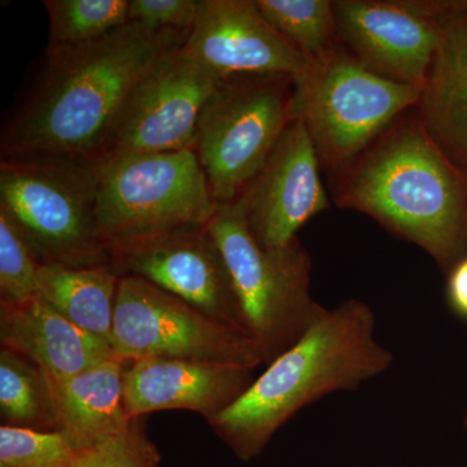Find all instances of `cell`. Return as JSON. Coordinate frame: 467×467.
Wrapping results in <instances>:
<instances>
[{
  "label": "cell",
  "instance_id": "1",
  "mask_svg": "<svg viewBox=\"0 0 467 467\" xmlns=\"http://www.w3.org/2000/svg\"><path fill=\"white\" fill-rule=\"evenodd\" d=\"M186 38L126 24L88 45L47 47L36 86L3 130L2 159L97 160L131 92Z\"/></svg>",
  "mask_w": 467,
  "mask_h": 467
},
{
  "label": "cell",
  "instance_id": "26",
  "mask_svg": "<svg viewBox=\"0 0 467 467\" xmlns=\"http://www.w3.org/2000/svg\"><path fill=\"white\" fill-rule=\"evenodd\" d=\"M198 12V0H130L128 24L152 33L189 36Z\"/></svg>",
  "mask_w": 467,
  "mask_h": 467
},
{
  "label": "cell",
  "instance_id": "28",
  "mask_svg": "<svg viewBox=\"0 0 467 467\" xmlns=\"http://www.w3.org/2000/svg\"><path fill=\"white\" fill-rule=\"evenodd\" d=\"M463 425H465L466 432H467V410L465 414V420H463Z\"/></svg>",
  "mask_w": 467,
  "mask_h": 467
},
{
  "label": "cell",
  "instance_id": "6",
  "mask_svg": "<svg viewBox=\"0 0 467 467\" xmlns=\"http://www.w3.org/2000/svg\"><path fill=\"white\" fill-rule=\"evenodd\" d=\"M98 221L109 250L207 227L217 204L193 149L95 161Z\"/></svg>",
  "mask_w": 467,
  "mask_h": 467
},
{
  "label": "cell",
  "instance_id": "19",
  "mask_svg": "<svg viewBox=\"0 0 467 467\" xmlns=\"http://www.w3.org/2000/svg\"><path fill=\"white\" fill-rule=\"evenodd\" d=\"M119 279L113 265L39 264L36 295L72 324L110 344Z\"/></svg>",
  "mask_w": 467,
  "mask_h": 467
},
{
  "label": "cell",
  "instance_id": "12",
  "mask_svg": "<svg viewBox=\"0 0 467 467\" xmlns=\"http://www.w3.org/2000/svg\"><path fill=\"white\" fill-rule=\"evenodd\" d=\"M339 45L370 72L422 88L441 26L422 0H335Z\"/></svg>",
  "mask_w": 467,
  "mask_h": 467
},
{
  "label": "cell",
  "instance_id": "10",
  "mask_svg": "<svg viewBox=\"0 0 467 467\" xmlns=\"http://www.w3.org/2000/svg\"><path fill=\"white\" fill-rule=\"evenodd\" d=\"M182 46L168 48L137 85L94 161L193 149L202 109L223 78Z\"/></svg>",
  "mask_w": 467,
  "mask_h": 467
},
{
  "label": "cell",
  "instance_id": "7",
  "mask_svg": "<svg viewBox=\"0 0 467 467\" xmlns=\"http://www.w3.org/2000/svg\"><path fill=\"white\" fill-rule=\"evenodd\" d=\"M296 115L306 125L328 180L352 165L409 109L420 88L370 72L342 46L310 63L295 81Z\"/></svg>",
  "mask_w": 467,
  "mask_h": 467
},
{
  "label": "cell",
  "instance_id": "21",
  "mask_svg": "<svg viewBox=\"0 0 467 467\" xmlns=\"http://www.w3.org/2000/svg\"><path fill=\"white\" fill-rule=\"evenodd\" d=\"M263 16L310 63L339 46L333 0H254Z\"/></svg>",
  "mask_w": 467,
  "mask_h": 467
},
{
  "label": "cell",
  "instance_id": "16",
  "mask_svg": "<svg viewBox=\"0 0 467 467\" xmlns=\"http://www.w3.org/2000/svg\"><path fill=\"white\" fill-rule=\"evenodd\" d=\"M422 2L441 26V41L416 110L427 134L467 174V2Z\"/></svg>",
  "mask_w": 467,
  "mask_h": 467
},
{
  "label": "cell",
  "instance_id": "2",
  "mask_svg": "<svg viewBox=\"0 0 467 467\" xmlns=\"http://www.w3.org/2000/svg\"><path fill=\"white\" fill-rule=\"evenodd\" d=\"M330 184L337 207L373 218L444 272L467 257V174L427 134L416 109Z\"/></svg>",
  "mask_w": 467,
  "mask_h": 467
},
{
  "label": "cell",
  "instance_id": "20",
  "mask_svg": "<svg viewBox=\"0 0 467 467\" xmlns=\"http://www.w3.org/2000/svg\"><path fill=\"white\" fill-rule=\"evenodd\" d=\"M0 413L3 425L57 431L45 371L7 348L0 350Z\"/></svg>",
  "mask_w": 467,
  "mask_h": 467
},
{
  "label": "cell",
  "instance_id": "13",
  "mask_svg": "<svg viewBox=\"0 0 467 467\" xmlns=\"http://www.w3.org/2000/svg\"><path fill=\"white\" fill-rule=\"evenodd\" d=\"M321 171L315 144L297 117L235 202L261 247L297 241L301 227L330 207Z\"/></svg>",
  "mask_w": 467,
  "mask_h": 467
},
{
  "label": "cell",
  "instance_id": "11",
  "mask_svg": "<svg viewBox=\"0 0 467 467\" xmlns=\"http://www.w3.org/2000/svg\"><path fill=\"white\" fill-rule=\"evenodd\" d=\"M110 257L119 275L146 279L212 318L245 331L232 276L208 226L117 245Z\"/></svg>",
  "mask_w": 467,
  "mask_h": 467
},
{
  "label": "cell",
  "instance_id": "23",
  "mask_svg": "<svg viewBox=\"0 0 467 467\" xmlns=\"http://www.w3.org/2000/svg\"><path fill=\"white\" fill-rule=\"evenodd\" d=\"M76 453L63 432L0 427V467H69Z\"/></svg>",
  "mask_w": 467,
  "mask_h": 467
},
{
  "label": "cell",
  "instance_id": "24",
  "mask_svg": "<svg viewBox=\"0 0 467 467\" xmlns=\"http://www.w3.org/2000/svg\"><path fill=\"white\" fill-rule=\"evenodd\" d=\"M38 269L26 239L0 212V300L23 303L36 296Z\"/></svg>",
  "mask_w": 467,
  "mask_h": 467
},
{
  "label": "cell",
  "instance_id": "17",
  "mask_svg": "<svg viewBox=\"0 0 467 467\" xmlns=\"http://www.w3.org/2000/svg\"><path fill=\"white\" fill-rule=\"evenodd\" d=\"M0 342L54 379L119 358L109 342L72 324L38 295L23 303L0 300Z\"/></svg>",
  "mask_w": 467,
  "mask_h": 467
},
{
  "label": "cell",
  "instance_id": "27",
  "mask_svg": "<svg viewBox=\"0 0 467 467\" xmlns=\"http://www.w3.org/2000/svg\"><path fill=\"white\" fill-rule=\"evenodd\" d=\"M447 301L454 315L467 319V257L448 272Z\"/></svg>",
  "mask_w": 467,
  "mask_h": 467
},
{
  "label": "cell",
  "instance_id": "8",
  "mask_svg": "<svg viewBox=\"0 0 467 467\" xmlns=\"http://www.w3.org/2000/svg\"><path fill=\"white\" fill-rule=\"evenodd\" d=\"M295 78L242 75L223 78L196 129L193 150L217 205L238 201L292 122Z\"/></svg>",
  "mask_w": 467,
  "mask_h": 467
},
{
  "label": "cell",
  "instance_id": "22",
  "mask_svg": "<svg viewBox=\"0 0 467 467\" xmlns=\"http://www.w3.org/2000/svg\"><path fill=\"white\" fill-rule=\"evenodd\" d=\"M130 0H45L50 20L47 47H75L99 41L128 24Z\"/></svg>",
  "mask_w": 467,
  "mask_h": 467
},
{
  "label": "cell",
  "instance_id": "14",
  "mask_svg": "<svg viewBox=\"0 0 467 467\" xmlns=\"http://www.w3.org/2000/svg\"><path fill=\"white\" fill-rule=\"evenodd\" d=\"M196 63L227 78L281 75L301 78L310 61L261 14L254 0H199L182 46Z\"/></svg>",
  "mask_w": 467,
  "mask_h": 467
},
{
  "label": "cell",
  "instance_id": "9",
  "mask_svg": "<svg viewBox=\"0 0 467 467\" xmlns=\"http://www.w3.org/2000/svg\"><path fill=\"white\" fill-rule=\"evenodd\" d=\"M110 346L126 362L189 359L248 368L267 364L265 353L245 331L133 275L119 279Z\"/></svg>",
  "mask_w": 467,
  "mask_h": 467
},
{
  "label": "cell",
  "instance_id": "3",
  "mask_svg": "<svg viewBox=\"0 0 467 467\" xmlns=\"http://www.w3.org/2000/svg\"><path fill=\"white\" fill-rule=\"evenodd\" d=\"M364 301L327 308L299 342L267 364L232 407L207 420L235 456L250 461L291 418L335 392L358 391L392 367Z\"/></svg>",
  "mask_w": 467,
  "mask_h": 467
},
{
  "label": "cell",
  "instance_id": "4",
  "mask_svg": "<svg viewBox=\"0 0 467 467\" xmlns=\"http://www.w3.org/2000/svg\"><path fill=\"white\" fill-rule=\"evenodd\" d=\"M0 212L39 264L112 265L98 221L94 160L55 155L2 159Z\"/></svg>",
  "mask_w": 467,
  "mask_h": 467
},
{
  "label": "cell",
  "instance_id": "5",
  "mask_svg": "<svg viewBox=\"0 0 467 467\" xmlns=\"http://www.w3.org/2000/svg\"><path fill=\"white\" fill-rule=\"evenodd\" d=\"M208 230L225 259L245 331L269 364L299 342L327 309L310 292L308 251L299 239L285 247H261L235 202L217 205Z\"/></svg>",
  "mask_w": 467,
  "mask_h": 467
},
{
  "label": "cell",
  "instance_id": "25",
  "mask_svg": "<svg viewBox=\"0 0 467 467\" xmlns=\"http://www.w3.org/2000/svg\"><path fill=\"white\" fill-rule=\"evenodd\" d=\"M161 456L144 431L140 418L109 441L77 451L69 467H160Z\"/></svg>",
  "mask_w": 467,
  "mask_h": 467
},
{
  "label": "cell",
  "instance_id": "18",
  "mask_svg": "<svg viewBox=\"0 0 467 467\" xmlns=\"http://www.w3.org/2000/svg\"><path fill=\"white\" fill-rule=\"evenodd\" d=\"M126 364L113 358L77 376L63 379L47 377L57 431L63 432L77 451L115 438L133 422L124 404Z\"/></svg>",
  "mask_w": 467,
  "mask_h": 467
},
{
  "label": "cell",
  "instance_id": "15",
  "mask_svg": "<svg viewBox=\"0 0 467 467\" xmlns=\"http://www.w3.org/2000/svg\"><path fill=\"white\" fill-rule=\"evenodd\" d=\"M254 370L189 359L128 362L124 373L126 413L142 418L155 411L182 409L211 420L247 391L256 378Z\"/></svg>",
  "mask_w": 467,
  "mask_h": 467
}]
</instances>
